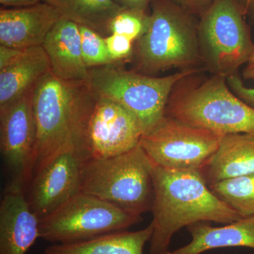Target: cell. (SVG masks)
I'll return each instance as SVG.
<instances>
[{"mask_svg":"<svg viewBox=\"0 0 254 254\" xmlns=\"http://www.w3.org/2000/svg\"><path fill=\"white\" fill-rule=\"evenodd\" d=\"M153 184L150 254L168 252L172 238L184 227L200 222L225 225L242 218L214 194L200 170L165 168L153 164Z\"/></svg>","mask_w":254,"mask_h":254,"instance_id":"6da1fadb","label":"cell"},{"mask_svg":"<svg viewBox=\"0 0 254 254\" xmlns=\"http://www.w3.org/2000/svg\"><path fill=\"white\" fill-rule=\"evenodd\" d=\"M191 76L174 87L165 116L222 135L254 133V108L230 90L226 78L195 81Z\"/></svg>","mask_w":254,"mask_h":254,"instance_id":"7a4b0ae2","label":"cell"},{"mask_svg":"<svg viewBox=\"0 0 254 254\" xmlns=\"http://www.w3.org/2000/svg\"><path fill=\"white\" fill-rule=\"evenodd\" d=\"M81 192L142 217L154 201L153 164L140 143L111 158L83 160Z\"/></svg>","mask_w":254,"mask_h":254,"instance_id":"3957f363","label":"cell"},{"mask_svg":"<svg viewBox=\"0 0 254 254\" xmlns=\"http://www.w3.org/2000/svg\"><path fill=\"white\" fill-rule=\"evenodd\" d=\"M196 72V68H187L169 76L155 77L128 71L115 63L88 68L86 83L95 93L117 102L133 114L144 135L165 117L175 85Z\"/></svg>","mask_w":254,"mask_h":254,"instance_id":"277c9868","label":"cell"},{"mask_svg":"<svg viewBox=\"0 0 254 254\" xmlns=\"http://www.w3.org/2000/svg\"><path fill=\"white\" fill-rule=\"evenodd\" d=\"M143 135L133 114L95 93L86 83L72 138L83 160L123 154L139 144Z\"/></svg>","mask_w":254,"mask_h":254,"instance_id":"5b68a950","label":"cell"},{"mask_svg":"<svg viewBox=\"0 0 254 254\" xmlns=\"http://www.w3.org/2000/svg\"><path fill=\"white\" fill-rule=\"evenodd\" d=\"M136 60V71L149 76L173 68H195L201 62L198 30L180 10L157 3L137 40Z\"/></svg>","mask_w":254,"mask_h":254,"instance_id":"8992f818","label":"cell"},{"mask_svg":"<svg viewBox=\"0 0 254 254\" xmlns=\"http://www.w3.org/2000/svg\"><path fill=\"white\" fill-rule=\"evenodd\" d=\"M85 89L86 83L62 81L52 72L35 87L33 109L37 143L33 175L62 150L73 144L75 123Z\"/></svg>","mask_w":254,"mask_h":254,"instance_id":"52a82bcc","label":"cell"},{"mask_svg":"<svg viewBox=\"0 0 254 254\" xmlns=\"http://www.w3.org/2000/svg\"><path fill=\"white\" fill-rule=\"evenodd\" d=\"M237 0H214L198 25L200 60L213 75H236L254 51L250 28Z\"/></svg>","mask_w":254,"mask_h":254,"instance_id":"ba28073f","label":"cell"},{"mask_svg":"<svg viewBox=\"0 0 254 254\" xmlns=\"http://www.w3.org/2000/svg\"><path fill=\"white\" fill-rule=\"evenodd\" d=\"M142 220V217L80 192L41 219L40 238L53 244L81 242L125 231Z\"/></svg>","mask_w":254,"mask_h":254,"instance_id":"9c48e42d","label":"cell"},{"mask_svg":"<svg viewBox=\"0 0 254 254\" xmlns=\"http://www.w3.org/2000/svg\"><path fill=\"white\" fill-rule=\"evenodd\" d=\"M224 136L165 115L153 130L143 135L140 145L158 166L201 171Z\"/></svg>","mask_w":254,"mask_h":254,"instance_id":"30bf717a","label":"cell"},{"mask_svg":"<svg viewBox=\"0 0 254 254\" xmlns=\"http://www.w3.org/2000/svg\"><path fill=\"white\" fill-rule=\"evenodd\" d=\"M33 90L0 110V149L9 173L8 185L26 190L36 164L37 128Z\"/></svg>","mask_w":254,"mask_h":254,"instance_id":"8fae6325","label":"cell"},{"mask_svg":"<svg viewBox=\"0 0 254 254\" xmlns=\"http://www.w3.org/2000/svg\"><path fill=\"white\" fill-rule=\"evenodd\" d=\"M82 162L78 150L71 144L33 175L26 196L40 220L81 192Z\"/></svg>","mask_w":254,"mask_h":254,"instance_id":"7c38bea8","label":"cell"},{"mask_svg":"<svg viewBox=\"0 0 254 254\" xmlns=\"http://www.w3.org/2000/svg\"><path fill=\"white\" fill-rule=\"evenodd\" d=\"M40 219L21 187L7 185L0 203V254H26L40 238Z\"/></svg>","mask_w":254,"mask_h":254,"instance_id":"4fadbf2b","label":"cell"},{"mask_svg":"<svg viewBox=\"0 0 254 254\" xmlns=\"http://www.w3.org/2000/svg\"><path fill=\"white\" fill-rule=\"evenodd\" d=\"M62 18L58 10L43 1L27 7L1 9L0 46L20 50L41 47Z\"/></svg>","mask_w":254,"mask_h":254,"instance_id":"5bb4252c","label":"cell"},{"mask_svg":"<svg viewBox=\"0 0 254 254\" xmlns=\"http://www.w3.org/2000/svg\"><path fill=\"white\" fill-rule=\"evenodd\" d=\"M42 47L55 76L70 83H86L88 68L82 54L77 23L62 18L49 32Z\"/></svg>","mask_w":254,"mask_h":254,"instance_id":"9a60e30c","label":"cell"},{"mask_svg":"<svg viewBox=\"0 0 254 254\" xmlns=\"http://www.w3.org/2000/svg\"><path fill=\"white\" fill-rule=\"evenodd\" d=\"M50 72L49 58L43 47L23 50L17 59L0 68V110L22 98Z\"/></svg>","mask_w":254,"mask_h":254,"instance_id":"2e32d148","label":"cell"},{"mask_svg":"<svg viewBox=\"0 0 254 254\" xmlns=\"http://www.w3.org/2000/svg\"><path fill=\"white\" fill-rule=\"evenodd\" d=\"M187 228L191 237L190 243L164 254H201L228 247L254 250V216L242 218L222 227H213L207 222H200Z\"/></svg>","mask_w":254,"mask_h":254,"instance_id":"e0dca14e","label":"cell"},{"mask_svg":"<svg viewBox=\"0 0 254 254\" xmlns=\"http://www.w3.org/2000/svg\"><path fill=\"white\" fill-rule=\"evenodd\" d=\"M200 172L208 185L254 173V133L225 135Z\"/></svg>","mask_w":254,"mask_h":254,"instance_id":"ac0fdd59","label":"cell"},{"mask_svg":"<svg viewBox=\"0 0 254 254\" xmlns=\"http://www.w3.org/2000/svg\"><path fill=\"white\" fill-rule=\"evenodd\" d=\"M153 232L150 223L137 231H120L72 243L53 244L43 254H143Z\"/></svg>","mask_w":254,"mask_h":254,"instance_id":"d6986e66","label":"cell"},{"mask_svg":"<svg viewBox=\"0 0 254 254\" xmlns=\"http://www.w3.org/2000/svg\"><path fill=\"white\" fill-rule=\"evenodd\" d=\"M55 8L63 18L91 28L103 37L110 35V26L124 9L115 0H42Z\"/></svg>","mask_w":254,"mask_h":254,"instance_id":"ffe728a7","label":"cell"},{"mask_svg":"<svg viewBox=\"0 0 254 254\" xmlns=\"http://www.w3.org/2000/svg\"><path fill=\"white\" fill-rule=\"evenodd\" d=\"M219 199L242 218L254 216V173L208 185Z\"/></svg>","mask_w":254,"mask_h":254,"instance_id":"44dd1931","label":"cell"},{"mask_svg":"<svg viewBox=\"0 0 254 254\" xmlns=\"http://www.w3.org/2000/svg\"><path fill=\"white\" fill-rule=\"evenodd\" d=\"M78 26L81 33L82 54L87 67L115 64L108 53L105 37L86 26Z\"/></svg>","mask_w":254,"mask_h":254,"instance_id":"7402d4cb","label":"cell"},{"mask_svg":"<svg viewBox=\"0 0 254 254\" xmlns=\"http://www.w3.org/2000/svg\"><path fill=\"white\" fill-rule=\"evenodd\" d=\"M149 16L143 11L124 8L118 13L110 26V34H118L137 41L144 33L148 26Z\"/></svg>","mask_w":254,"mask_h":254,"instance_id":"603a6c76","label":"cell"},{"mask_svg":"<svg viewBox=\"0 0 254 254\" xmlns=\"http://www.w3.org/2000/svg\"><path fill=\"white\" fill-rule=\"evenodd\" d=\"M107 49L114 63L127 59L132 53L133 42L126 37L118 34H110L105 37Z\"/></svg>","mask_w":254,"mask_h":254,"instance_id":"cb8c5ba5","label":"cell"},{"mask_svg":"<svg viewBox=\"0 0 254 254\" xmlns=\"http://www.w3.org/2000/svg\"><path fill=\"white\" fill-rule=\"evenodd\" d=\"M227 82L230 90L238 98L254 108V88H248L245 86L243 82L237 74L227 77Z\"/></svg>","mask_w":254,"mask_h":254,"instance_id":"d4e9b609","label":"cell"},{"mask_svg":"<svg viewBox=\"0 0 254 254\" xmlns=\"http://www.w3.org/2000/svg\"><path fill=\"white\" fill-rule=\"evenodd\" d=\"M23 50L0 46V68L5 67L17 59Z\"/></svg>","mask_w":254,"mask_h":254,"instance_id":"484cf974","label":"cell"},{"mask_svg":"<svg viewBox=\"0 0 254 254\" xmlns=\"http://www.w3.org/2000/svg\"><path fill=\"white\" fill-rule=\"evenodd\" d=\"M125 9L136 10V11H143L149 4L151 0H120Z\"/></svg>","mask_w":254,"mask_h":254,"instance_id":"4316f807","label":"cell"},{"mask_svg":"<svg viewBox=\"0 0 254 254\" xmlns=\"http://www.w3.org/2000/svg\"><path fill=\"white\" fill-rule=\"evenodd\" d=\"M42 2V0H0V3L5 6L27 7Z\"/></svg>","mask_w":254,"mask_h":254,"instance_id":"83f0119b","label":"cell"},{"mask_svg":"<svg viewBox=\"0 0 254 254\" xmlns=\"http://www.w3.org/2000/svg\"><path fill=\"white\" fill-rule=\"evenodd\" d=\"M244 14L250 15L254 20V0H237Z\"/></svg>","mask_w":254,"mask_h":254,"instance_id":"f1b7e54d","label":"cell"},{"mask_svg":"<svg viewBox=\"0 0 254 254\" xmlns=\"http://www.w3.org/2000/svg\"><path fill=\"white\" fill-rule=\"evenodd\" d=\"M243 76L246 79L254 80V51L247 62V66L244 70Z\"/></svg>","mask_w":254,"mask_h":254,"instance_id":"f546056e","label":"cell"},{"mask_svg":"<svg viewBox=\"0 0 254 254\" xmlns=\"http://www.w3.org/2000/svg\"><path fill=\"white\" fill-rule=\"evenodd\" d=\"M179 1L187 5V6H200V4L204 3L207 0H179Z\"/></svg>","mask_w":254,"mask_h":254,"instance_id":"4dcf8cb0","label":"cell"}]
</instances>
